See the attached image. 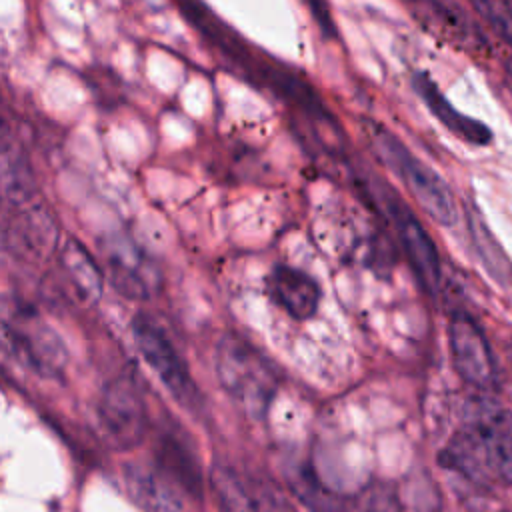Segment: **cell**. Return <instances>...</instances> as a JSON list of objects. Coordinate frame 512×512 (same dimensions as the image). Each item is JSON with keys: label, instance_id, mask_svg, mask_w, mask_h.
I'll return each instance as SVG.
<instances>
[{"label": "cell", "instance_id": "1", "mask_svg": "<svg viewBox=\"0 0 512 512\" xmlns=\"http://www.w3.org/2000/svg\"><path fill=\"white\" fill-rule=\"evenodd\" d=\"M440 464L478 486L512 484V412L492 400H472Z\"/></svg>", "mask_w": 512, "mask_h": 512}, {"label": "cell", "instance_id": "2", "mask_svg": "<svg viewBox=\"0 0 512 512\" xmlns=\"http://www.w3.org/2000/svg\"><path fill=\"white\" fill-rule=\"evenodd\" d=\"M214 368L218 384L244 416L264 420L280 384L274 364L246 338L228 332L218 340Z\"/></svg>", "mask_w": 512, "mask_h": 512}, {"label": "cell", "instance_id": "3", "mask_svg": "<svg viewBox=\"0 0 512 512\" xmlns=\"http://www.w3.org/2000/svg\"><path fill=\"white\" fill-rule=\"evenodd\" d=\"M362 134L380 162L402 180L410 196L436 224L452 226L456 222L454 194L434 168L414 156L394 132L374 120H362Z\"/></svg>", "mask_w": 512, "mask_h": 512}, {"label": "cell", "instance_id": "4", "mask_svg": "<svg viewBox=\"0 0 512 512\" xmlns=\"http://www.w3.org/2000/svg\"><path fill=\"white\" fill-rule=\"evenodd\" d=\"M130 334L138 354L166 386V390L188 410L196 408L200 402L198 388L184 358L176 350L162 324L154 316L138 312L130 320Z\"/></svg>", "mask_w": 512, "mask_h": 512}, {"label": "cell", "instance_id": "5", "mask_svg": "<svg viewBox=\"0 0 512 512\" xmlns=\"http://www.w3.org/2000/svg\"><path fill=\"white\" fill-rule=\"evenodd\" d=\"M96 420L114 450H132L142 442L148 426L146 402L130 374H120L104 386L96 406Z\"/></svg>", "mask_w": 512, "mask_h": 512}, {"label": "cell", "instance_id": "6", "mask_svg": "<svg viewBox=\"0 0 512 512\" xmlns=\"http://www.w3.org/2000/svg\"><path fill=\"white\" fill-rule=\"evenodd\" d=\"M100 254L114 290L124 298L150 300L160 294L164 276L158 262L128 236H104L100 240Z\"/></svg>", "mask_w": 512, "mask_h": 512}, {"label": "cell", "instance_id": "7", "mask_svg": "<svg viewBox=\"0 0 512 512\" xmlns=\"http://www.w3.org/2000/svg\"><path fill=\"white\" fill-rule=\"evenodd\" d=\"M210 488L222 512H292L274 482L228 464L210 470Z\"/></svg>", "mask_w": 512, "mask_h": 512}, {"label": "cell", "instance_id": "8", "mask_svg": "<svg viewBox=\"0 0 512 512\" xmlns=\"http://www.w3.org/2000/svg\"><path fill=\"white\" fill-rule=\"evenodd\" d=\"M378 198L384 204V210L398 234L400 246L416 278L428 292H436L440 286L442 270H440V256L434 240L430 238L422 222L414 216V212L406 206V202L394 194V190L380 184Z\"/></svg>", "mask_w": 512, "mask_h": 512}, {"label": "cell", "instance_id": "9", "mask_svg": "<svg viewBox=\"0 0 512 512\" xmlns=\"http://www.w3.org/2000/svg\"><path fill=\"white\" fill-rule=\"evenodd\" d=\"M2 340L4 348L12 352L22 366L44 378H56L66 368L68 354L64 342L50 330V326L32 320H16L14 324L6 320L2 326Z\"/></svg>", "mask_w": 512, "mask_h": 512}, {"label": "cell", "instance_id": "10", "mask_svg": "<svg viewBox=\"0 0 512 512\" xmlns=\"http://www.w3.org/2000/svg\"><path fill=\"white\" fill-rule=\"evenodd\" d=\"M448 348L458 376L480 390H488L496 380L494 358L478 324L464 316L454 314L448 324Z\"/></svg>", "mask_w": 512, "mask_h": 512}, {"label": "cell", "instance_id": "11", "mask_svg": "<svg viewBox=\"0 0 512 512\" xmlns=\"http://www.w3.org/2000/svg\"><path fill=\"white\" fill-rule=\"evenodd\" d=\"M122 474L128 496L144 512L182 510L184 492L158 466L126 464Z\"/></svg>", "mask_w": 512, "mask_h": 512}, {"label": "cell", "instance_id": "12", "mask_svg": "<svg viewBox=\"0 0 512 512\" xmlns=\"http://www.w3.org/2000/svg\"><path fill=\"white\" fill-rule=\"evenodd\" d=\"M266 286L274 304L288 312L292 318L306 320L316 314L320 304V286L306 272L278 264L268 274Z\"/></svg>", "mask_w": 512, "mask_h": 512}, {"label": "cell", "instance_id": "13", "mask_svg": "<svg viewBox=\"0 0 512 512\" xmlns=\"http://www.w3.org/2000/svg\"><path fill=\"white\" fill-rule=\"evenodd\" d=\"M58 240V228L50 214L42 210H30L14 218L6 228V248L20 260L42 262L50 256Z\"/></svg>", "mask_w": 512, "mask_h": 512}, {"label": "cell", "instance_id": "14", "mask_svg": "<svg viewBox=\"0 0 512 512\" xmlns=\"http://www.w3.org/2000/svg\"><path fill=\"white\" fill-rule=\"evenodd\" d=\"M412 86L418 92V96L422 98V102L428 106V110L454 136H458L460 140L474 144V146H486L492 142V130L484 122L458 112L426 72H416L412 76Z\"/></svg>", "mask_w": 512, "mask_h": 512}, {"label": "cell", "instance_id": "15", "mask_svg": "<svg viewBox=\"0 0 512 512\" xmlns=\"http://www.w3.org/2000/svg\"><path fill=\"white\" fill-rule=\"evenodd\" d=\"M60 272L74 302L90 306L100 300L104 276L92 254L76 240H68L60 252Z\"/></svg>", "mask_w": 512, "mask_h": 512}, {"label": "cell", "instance_id": "16", "mask_svg": "<svg viewBox=\"0 0 512 512\" xmlns=\"http://www.w3.org/2000/svg\"><path fill=\"white\" fill-rule=\"evenodd\" d=\"M156 466L188 496H200L202 474L196 456L186 440L170 432L158 440Z\"/></svg>", "mask_w": 512, "mask_h": 512}, {"label": "cell", "instance_id": "17", "mask_svg": "<svg viewBox=\"0 0 512 512\" xmlns=\"http://www.w3.org/2000/svg\"><path fill=\"white\" fill-rule=\"evenodd\" d=\"M418 16L428 24L442 30L450 40L466 46L484 44V38L474 22L464 14V10L452 0H406Z\"/></svg>", "mask_w": 512, "mask_h": 512}, {"label": "cell", "instance_id": "18", "mask_svg": "<svg viewBox=\"0 0 512 512\" xmlns=\"http://www.w3.org/2000/svg\"><path fill=\"white\" fill-rule=\"evenodd\" d=\"M468 224H470V234L474 238V244L478 248V254L486 266V270L500 282H508L512 268L510 262L506 258V254L500 250V246L496 244V240L492 238L490 230L484 226V222L480 220V216L472 210H468Z\"/></svg>", "mask_w": 512, "mask_h": 512}, {"label": "cell", "instance_id": "19", "mask_svg": "<svg viewBox=\"0 0 512 512\" xmlns=\"http://www.w3.org/2000/svg\"><path fill=\"white\" fill-rule=\"evenodd\" d=\"M472 4L476 12L490 24V28L512 44V14H508L498 0H472Z\"/></svg>", "mask_w": 512, "mask_h": 512}, {"label": "cell", "instance_id": "20", "mask_svg": "<svg viewBox=\"0 0 512 512\" xmlns=\"http://www.w3.org/2000/svg\"><path fill=\"white\" fill-rule=\"evenodd\" d=\"M500 4H502V8L508 12V14H512V0H498Z\"/></svg>", "mask_w": 512, "mask_h": 512}, {"label": "cell", "instance_id": "21", "mask_svg": "<svg viewBox=\"0 0 512 512\" xmlns=\"http://www.w3.org/2000/svg\"><path fill=\"white\" fill-rule=\"evenodd\" d=\"M504 68H506V74H508V78H510V82H512V58L506 62Z\"/></svg>", "mask_w": 512, "mask_h": 512}, {"label": "cell", "instance_id": "22", "mask_svg": "<svg viewBox=\"0 0 512 512\" xmlns=\"http://www.w3.org/2000/svg\"><path fill=\"white\" fill-rule=\"evenodd\" d=\"M502 512H512V510H502Z\"/></svg>", "mask_w": 512, "mask_h": 512}]
</instances>
